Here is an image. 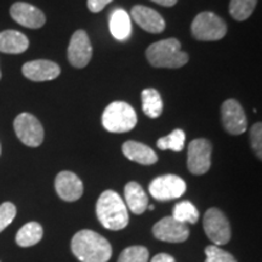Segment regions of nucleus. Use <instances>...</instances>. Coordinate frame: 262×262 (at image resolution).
<instances>
[{
	"label": "nucleus",
	"instance_id": "nucleus-23",
	"mask_svg": "<svg viewBox=\"0 0 262 262\" xmlns=\"http://www.w3.org/2000/svg\"><path fill=\"white\" fill-rule=\"evenodd\" d=\"M172 217L182 224H195L199 219V211L191 202L183 201L175 205L172 210Z\"/></svg>",
	"mask_w": 262,
	"mask_h": 262
},
{
	"label": "nucleus",
	"instance_id": "nucleus-17",
	"mask_svg": "<svg viewBox=\"0 0 262 262\" xmlns=\"http://www.w3.org/2000/svg\"><path fill=\"white\" fill-rule=\"evenodd\" d=\"M123 153L127 159L142 165H152L158 162V156L155 150L137 141H126L123 145Z\"/></svg>",
	"mask_w": 262,
	"mask_h": 262
},
{
	"label": "nucleus",
	"instance_id": "nucleus-31",
	"mask_svg": "<svg viewBox=\"0 0 262 262\" xmlns=\"http://www.w3.org/2000/svg\"><path fill=\"white\" fill-rule=\"evenodd\" d=\"M150 262H176V261H175V258L171 256V255L162 253V254L156 255V256L150 260Z\"/></svg>",
	"mask_w": 262,
	"mask_h": 262
},
{
	"label": "nucleus",
	"instance_id": "nucleus-20",
	"mask_svg": "<svg viewBox=\"0 0 262 262\" xmlns=\"http://www.w3.org/2000/svg\"><path fill=\"white\" fill-rule=\"evenodd\" d=\"M110 31L118 40H125L131 34L130 16L125 10L116 9L110 18Z\"/></svg>",
	"mask_w": 262,
	"mask_h": 262
},
{
	"label": "nucleus",
	"instance_id": "nucleus-29",
	"mask_svg": "<svg viewBox=\"0 0 262 262\" xmlns=\"http://www.w3.org/2000/svg\"><path fill=\"white\" fill-rule=\"evenodd\" d=\"M250 140L251 147H253L255 155L258 157V159L262 158V124H254L250 130Z\"/></svg>",
	"mask_w": 262,
	"mask_h": 262
},
{
	"label": "nucleus",
	"instance_id": "nucleus-5",
	"mask_svg": "<svg viewBox=\"0 0 262 262\" xmlns=\"http://www.w3.org/2000/svg\"><path fill=\"white\" fill-rule=\"evenodd\" d=\"M193 37L202 41L220 40L227 33V25L212 12H202L192 22Z\"/></svg>",
	"mask_w": 262,
	"mask_h": 262
},
{
	"label": "nucleus",
	"instance_id": "nucleus-15",
	"mask_svg": "<svg viewBox=\"0 0 262 262\" xmlns=\"http://www.w3.org/2000/svg\"><path fill=\"white\" fill-rule=\"evenodd\" d=\"M22 73L32 81H48L56 79L61 74L60 66L49 60L29 61L22 67Z\"/></svg>",
	"mask_w": 262,
	"mask_h": 262
},
{
	"label": "nucleus",
	"instance_id": "nucleus-4",
	"mask_svg": "<svg viewBox=\"0 0 262 262\" xmlns=\"http://www.w3.org/2000/svg\"><path fill=\"white\" fill-rule=\"evenodd\" d=\"M137 116L129 103L116 101L108 104L102 114V125L110 133H127L136 126Z\"/></svg>",
	"mask_w": 262,
	"mask_h": 262
},
{
	"label": "nucleus",
	"instance_id": "nucleus-34",
	"mask_svg": "<svg viewBox=\"0 0 262 262\" xmlns=\"http://www.w3.org/2000/svg\"><path fill=\"white\" fill-rule=\"evenodd\" d=\"M0 78H2V72H0Z\"/></svg>",
	"mask_w": 262,
	"mask_h": 262
},
{
	"label": "nucleus",
	"instance_id": "nucleus-33",
	"mask_svg": "<svg viewBox=\"0 0 262 262\" xmlns=\"http://www.w3.org/2000/svg\"><path fill=\"white\" fill-rule=\"evenodd\" d=\"M147 209H149V210H153V209H155V205H148V206H147Z\"/></svg>",
	"mask_w": 262,
	"mask_h": 262
},
{
	"label": "nucleus",
	"instance_id": "nucleus-28",
	"mask_svg": "<svg viewBox=\"0 0 262 262\" xmlns=\"http://www.w3.org/2000/svg\"><path fill=\"white\" fill-rule=\"evenodd\" d=\"M16 206L10 202H5L0 205V232H3L16 217Z\"/></svg>",
	"mask_w": 262,
	"mask_h": 262
},
{
	"label": "nucleus",
	"instance_id": "nucleus-25",
	"mask_svg": "<svg viewBox=\"0 0 262 262\" xmlns=\"http://www.w3.org/2000/svg\"><path fill=\"white\" fill-rule=\"evenodd\" d=\"M186 135L181 129L173 130L171 134L165 137H162L157 141V147L162 150H173V152H181L185 147Z\"/></svg>",
	"mask_w": 262,
	"mask_h": 262
},
{
	"label": "nucleus",
	"instance_id": "nucleus-14",
	"mask_svg": "<svg viewBox=\"0 0 262 262\" xmlns=\"http://www.w3.org/2000/svg\"><path fill=\"white\" fill-rule=\"evenodd\" d=\"M55 188L62 201L75 202L83 195L84 186L81 180L71 171H61L55 180Z\"/></svg>",
	"mask_w": 262,
	"mask_h": 262
},
{
	"label": "nucleus",
	"instance_id": "nucleus-35",
	"mask_svg": "<svg viewBox=\"0 0 262 262\" xmlns=\"http://www.w3.org/2000/svg\"><path fill=\"white\" fill-rule=\"evenodd\" d=\"M0 153H2V147H0Z\"/></svg>",
	"mask_w": 262,
	"mask_h": 262
},
{
	"label": "nucleus",
	"instance_id": "nucleus-9",
	"mask_svg": "<svg viewBox=\"0 0 262 262\" xmlns=\"http://www.w3.org/2000/svg\"><path fill=\"white\" fill-rule=\"evenodd\" d=\"M211 143L205 139L193 140L188 146L187 168L193 175H203L211 166Z\"/></svg>",
	"mask_w": 262,
	"mask_h": 262
},
{
	"label": "nucleus",
	"instance_id": "nucleus-21",
	"mask_svg": "<svg viewBox=\"0 0 262 262\" xmlns=\"http://www.w3.org/2000/svg\"><path fill=\"white\" fill-rule=\"evenodd\" d=\"M42 238V227L38 222H28L18 229L16 234V243L22 248L33 247Z\"/></svg>",
	"mask_w": 262,
	"mask_h": 262
},
{
	"label": "nucleus",
	"instance_id": "nucleus-32",
	"mask_svg": "<svg viewBox=\"0 0 262 262\" xmlns=\"http://www.w3.org/2000/svg\"><path fill=\"white\" fill-rule=\"evenodd\" d=\"M150 2L156 3V4H159L162 6H166V8H170V6H173L178 3V0H150Z\"/></svg>",
	"mask_w": 262,
	"mask_h": 262
},
{
	"label": "nucleus",
	"instance_id": "nucleus-3",
	"mask_svg": "<svg viewBox=\"0 0 262 262\" xmlns=\"http://www.w3.org/2000/svg\"><path fill=\"white\" fill-rule=\"evenodd\" d=\"M146 56L157 68H180L188 62V55L181 50V44L175 38L153 42L147 49Z\"/></svg>",
	"mask_w": 262,
	"mask_h": 262
},
{
	"label": "nucleus",
	"instance_id": "nucleus-22",
	"mask_svg": "<svg viewBox=\"0 0 262 262\" xmlns=\"http://www.w3.org/2000/svg\"><path fill=\"white\" fill-rule=\"evenodd\" d=\"M142 108L147 117L156 118L160 117L163 112V101L160 94L156 89H145L142 91Z\"/></svg>",
	"mask_w": 262,
	"mask_h": 262
},
{
	"label": "nucleus",
	"instance_id": "nucleus-18",
	"mask_svg": "<svg viewBox=\"0 0 262 262\" xmlns=\"http://www.w3.org/2000/svg\"><path fill=\"white\" fill-rule=\"evenodd\" d=\"M28 47L29 40L24 33L12 29L0 32V51L4 54H22L27 50Z\"/></svg>",
	"mask_w": 262,
	"mask_h": 262
},
{
	"label": "nucleus",
	"instance_id": "nucleus-16",
	"mask_svg": "<svg viewBox=\"0 0 262 262\" xmlns=\"http://www.w3.org/2000/svg\"><path fill=\"white\" fill-rule=\"evenodd\" d=\"M131 17L141 28L149 33H162L165 29V21L156 10L143 5L131 9Z\"/></svg>",
	"mask_w": 262,
	"mask_h": 262
},
{
	"label": "nucleus",
	"instance_id": "nucleus-2",
	"mask_svg": "<svg viewBox=\"0 0 262 262\" xmlns=\"http://www.w3.org/2000/svg\"><path fill=\"white\" fill-rule=\"evenodd\" d=\"M96 215L104 228L120 231L129 224V212L125 203L117 192L104 191L96 203Z\"/></svg>",
	"mask_w": 262,
	"mask_h": 262
},
{
	"label": "nucleus",
	"instance_id": "nucleus-26",
	"mask_svg": "<svg viewBox=\"0 0 262 262\" xmlns=\"http://www.w3.org/2000/svg\"><path fill=\"white\" fill-rule=\"evenodd\" d=\"M149 253L147 248L141 245H134L124 249L119 255L118 262H148Z\"/></svg>",
	"mask_w": 262,
	"mask_h": 262
},
{
	"label": "nucleus",
	"instance_id": "nucleus-30",
	"mask_svg": "<svg viewBox=\"0 0 262 262\" xmlns=\"http://www.w3.org/2000/svg\"><path fill=\"white\" fill-rule=\"evenodd\" d=\"M113 0H88V8L91 12H100Z\"/></svg>",
	"mask_w": 262,
	"mask_h": 262
},
{
	"label": "nucleus",
	"instance_id": "nucleus-1",
	"mask_svg": "<svg viewBox=\"0 0 262 262\" xmlns=\"http://www.w3.org/2000/svg\"><path fill=\"white\" fill-rule=\"evenodd\" d=\"M72 253L80 262H108L112 247L106 238L90 229H81L71 242Z\"/></svg>",
	"mask_w": 262,
	"mask_h": 262
},
{
	"label": "nucleus",
	"instance_id": "nucleus-7",
	"mask_svg": "<svg viewBox=\"0 0 262 262\" xmlns=\"http://www.w3.org/2000/svg\"><path fill=\"white\" fill-rule=\"evenodd\" d=\"M14 129L18 140L28 147H38L44 141L41 123L31 113L18 114L14 122Z\"/></svg>",
	"mask_w": 262,
	"mask_h": 262
},
{
	"label": "nucleus",
	"instance_id": "nucleus-27",
	"mask_svg": "<svg viewBox=\"0 0 262 262\" xmlns=\"http://www.w3.org/2000/svg\"><path fill=\"white\" fill-rule=\"evenodd\" d=\"M205 262H237L234 256L228 251L222 250L217 245H209L205 248Z\"/></svg>",
	"mask_w": 262,
	"mask_h": 262
},
{
	"label": "nucleus",
	"instance_id": "nucleus-8",
	"mask_svg": "<svg viewBox=\"0 0 262 262\" xmlns=\"http://www.w3.org/2000/svg\"><path fill=\"white\" fill-rule=\"evenodd\" d=\"M149 193L157 201H172L183 195L186 182L176 175H163L149 183Z\"/></svg>",
	"mask_w": 262,
	"mask_h": 262
},
{
	"label": "nucleus",
	"instance_id": "nucleus-19",
	"mask_svg": "<svg viewBox=\"0 0 262 262\" xmlns=\"http://www.w3.org/2000/svg\"><path fill=\"white\" fill-rule=\"evenodd\" d=\"M124 195H125L126 208H129L131 212L136 215L143 214L148 206V196L137 182L131 181L126 183L124 188Z\"/></svg>",
	"mask_w": 262,
	"mask_h": 262
},
{
	"label": "nucleus",
	"instance_id": "nucleus-10",
	"mask_svg": "<svg viewBox=\"0 0 262 262\" xmlns=\"http://www.w3.org/2000/svg\"><path fill=\"white\" fill-rule=\"evenodd\" d=\"M221 118L225 130L231 135H242L247 130V116L238 101L226 100L221 107Z\"/></svg>",
	"mask_w": 262,
	"mask_h": 262
},
{
	"label": "nucleus",
	"instance_id": "nucleus-6",
	"mask_svg": "<svg viewBox=\"0 0 262 262\" xmlns=\"http://www.w3.org/2000/svg\"><path fill=\"white\" fill-rule=\"evenodd\" d=\"M205 234L215 245L227 244L231 239V226L224 212L216 208L209 209L203 220Z\"/></svg>",
	"mask_w": 262,
	"mask_h": 262
},
{
	"label": "nucleus",
	"instance_id": "nucleus-13",
	"mask_svg": "<svg viewBox=\"0 0 262 262\" xmlns=\"http://www.w3.org/2000/svg\"><path fill=\"white\" fill-rule=\"evenodd\" d=\"M10 15H11L12 19L17 22L18 25L32 29L40 28L47 22V17H45L44 12L41 10L22 2L15 3L11 6Z\"/></svg>",
	"mask_w": 262,
	"mask_h": 262
},
{
	"label": "nucleus",
	"instance_id": "nucleus-24",
	"mask_svg": "<svg viewBox=\"0 0 262 262\" xmlns=\"http://www.w3.org/2000/svg\"><path fill=\"white\" fill-rule=\"evenodd\" d=\"M257 0H231L229 14L237 21H245L254 12Z\"/></svg>",
	"mask_w": 262,
	"mask_h": 262
},
{
	"label": "nucleus",
	"instance_id": "nucleus-11",
	"mask_svg": "<svg viewBox=\"0 0 262 262\" xmlns=\"http://www.w3.org/2000/svg\"><path fill=\"white\" fill-rule=\"evenodd\" d=\"M93 56V47L89 35L83 29H79L72 35L68 45V60L75 68L86 67Z\"/></svg>",
	"mask_w": 262,
	"mask_h": 262
},
{
	"label": "nucleus",
	"instance_id": "nucleus-12",
	"mask_svg": "<svg viewBox=\"0 0 262 262\" xmlns=\"http://www.w3.org/2000/svg\"><path fill=\"white\" fill-rule=\"evenodd\" d=\"M153 234L162 242L182 243L189 237V229L187 225L175 220L172 216H166L153 226Z\"/></svg>",
	"mask_w": 262,
	"mask_h": 262
}]
</instances>
